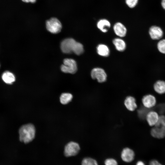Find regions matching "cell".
<instances>
[{
  "label": "cell",
  "instance_id": "7",
  "mask_svg": "<svg viewBox=\"0 0 165 165\" xmlns=\"http://www.w3.org/2000/svg\"><path fill=\"white\" fill-rule=\"evenodd\" d=\"M135 153L131 148L126 147L122 150L120 154V157L122 160L126 163H130L134 160Z\"/></svg>",
  "mask_w": 165,
  "mask_h": 165
},
{
  "label": "cell",
  "instance_id": "18",
  "mask_svg": "<svg viewBox=\"0 0 165 165\" xmlns=\"http://www.w3.org/2000/svg\"><path fill=\"white\" fill-rule=\"evenodd\" d=\"M2 78L3 81L7 84H11L15 80L14 75L9 71L4 72L2 75Z\"/></svg>",
  "mask_w": 165,
  "mask_h": 165
},
{
  "label": "cell",
  "instance_id": "28",
  "mask_svg": "<svg viewBox=\"0 0 165 165\" xmlns=\"http://www.w3.org/2000/svg\"><path fill=\"white\" fill-rule=\"evenodd\" d=\"M135 165H145V164L142 161L139 160L137 162Z\"/></svg>",
  "mask_w": 165,
  "mask_h": 165
},
{
  "label": "cell",
  "instance_id": "16",
  "mask_svg": "<svg viewBox=\"0 0 165 165\" xmlns=\"http://www.w3.org/2000/svg\"><path fill=\"white\" fill-rule=\"evenodd\" d=\"M113 43L117 50L121 52L125 50L126 44L123 39L118 38H115L113 41Z\"/></svg>",
  "mask_w": 165,
  "mask_h": 165
},
{
  "label": "cell",
  "instance_id": "11",
  "mask_svg": "<svg viewBox=\"0 0 165 165\" xmlns=\"http://www.w3.org/2000/svg\"><path fill=\"white\" fill-rule=\"evenodd\" d=\"M160 116L158 113L155 111H148L145 117L146 120L151 126H154L158 121Z\"/></svg>",
  "mask_w": 165,
  "mask_h": 165
},
{
  "label": "cell",
  "instance_id": "23",
  "mask_svg": "<svg viewBox=\"0 0 165 165\" xmlns=\"http://www.w3.org/2000/svg\"><path fill=\"white\" fill-rule=\"evenodd\" d=\"M104 163L105 165H118L117 160L111 157L105 159Z\"/></svg>",
  "mask_w": 165,
  "mask_h": 165
},
{
  "label": "cell",
  "instance_id": "5",
  "mask_svg": "<svg viewBox=\"0 0 165 165\" xmlns=\"http://www.w3.org/2000/svg\"><path fill=\"white\" fill-rule=\"evenodd\" d=\"M46 28L48 31L53 34L58 33L62 28L61 22L57 18L52 17L46 22Z\"/></svg>",
  "mask_w": 165,
  "mask_h": 165
},
{
  "label": "cell",
  "instance_id": "4",
  "mask_svg": "<svg viewBox=\"0 0 165 165\" xmlns=\"http://www.w3.org/2000/svg\"><path fill=\"white\" fill-rule=\"evenodd\" d=\"M80 150V146L78 143L70 141L64 147V155L67 157L74 156L78 154Z\"/></svg>",
  "mask_w": 165,
  "mask_h": 165
},
{
  "label": "cell",
  "instance_id": "27",
  "mask_svg": "<svg viewBox=\"0 0 165 165\" xmlns=\"http://www.w3.org/2000/svg\"><path fill=\"white\" fill-rule=\"evenodd\" d=\"M24 2L26 3L31 2V3H34L35 2L36 0H22Z\"/></svg>",
  "mask_w": 165,
  "mask_h": 165
},
{
  "label": "cell",
  "instance_id": "10",
  "mask_svg": "<svg viewBox=\"0 0 165 165\" xmlns=\"http://www.w3.org/2000/svg\"><path fill=\"white\" fill-rule=\"evenodd\" d=\"M142 102L144 107L147 109H150L155 105L156 100L153 95L148 94L143 97Z\"/></svg>",
  "mask_w": 165,
  "mask_h": 165
},
{
  "label": "cell",
  "instance_id": "25",
  "mask_svg": "<svg viewBox=\"0 0 165 165\" xmlns=\"http://www.w3.org/2000/svg\"><path fill=\"white\" fill-rule=\"evenodd\" d=\"M148 109L144 107V108H141L138 111V114L140 118L141 119L145 118L146 114L148 112L147 111Z\"/></svg>",
  "mask_w": 165,
  "mask_h": 165
},
{
  "label": "cell",
  "instance_id": "8",
  "mask_svg": "<svg viewBox=\"0 0 165 165\" xmlns=\"http://www.w3.org/2000/svg\"><path fill=\"white\" fill-rule=\"evenodd\" d=\"M91 78L97 79L99 82H103L106 81L107 79L106 74L104 69L101 68H95L91 72Z\"/></svg>",
  "mask_w": 165,
  "mask_h": 165
},
{
  "label": "cell",
  "instance_id": "13",
  "mask_svg": "<svg viewBox=\"0 0 165 165\" xmlns=\"http://www.w3.org/2000/svg\"><path fill=\"white\" fill-rule=\"evenodd\" d=\"M124 104L127 109L130 111H134L137 107L136 100L132 96L127 97L124 101Z\"/></svg>",
  "mask_w": 165,
  "mask_h": 165
},
{
  "label": "cell",
  "instance_id": "24",
  "mask_svg": "<svg viewBox=\"0 0 165 165\" xmlns=\"http://www.w3.org/2000/svg\"><path fill=\"white\" fill-rule=\"evenodd\" d=\"M139 0H125L126 5L130 8H133L137 5Z\"/></svg>",
  "mask_w": 165,
  "mask_h": 165
},
{
  "label": "cell",
  "instance_id": "19",
  "mask_svg": "<svg viewBox=\"0 0 165 165\" xmlns=\"http://www.w3.org/2000/svg\"><path fill=\"white\" fill-rule=\"evenodd\" d=\"M81 165H99L97 160L90 157H84L82 160Z\"/></svg>",
  "mask_w": 165,
  "mask_h": 165
},
{
  "label": "cell",
  "instance_id": "12",
  "mask_svg": "<svg viewBox=\"0 0 165 165\" xmlns=\"http://www.w3.org/2000/svg\"><path fill=\"white\" fill-rule=\"evenodd\" d=\"M113 29L116 35L120 37H124L126 34L127 31L126 28L121 23H116L114 26Z\"/></svg>",
  "mask_w": 165,
  "mask_h": 165
},
{
  "label": "cell",
  "instance_id": "6",
  "mask_svg": "<svg viewBox=\"0 0 165 165\" xmlns=\"http://www.w3.org/2000/svg\"><path fill=\"white\" fill-rule=\"evenodd\" d=\"M76 42L72 38L64 39L61 44L62 51L65 53H70L73 52Z\"/></svg>",
  "mask_w": 165,
  "mask_h": 165
},
{
  "label": "cell",
  "instance_id": "2",
  "mask_svg": "<svg viewBox=\"0 0 165 165\" xmlns=\"http://www.w3.org/2000/svg\"><path fill=\"white\" fill-rule=\"evenodd\" d=\"M150 134L152 137L157 139L165 137V116H160L158 122L151 129Z\"/></svg>",
  "mask_w": 165,
  "mask_h": 165
},
{
  "label": "cell",
  "instance_id": "3",
  "mask_svg": "<svg viewBox=\"0 0 165 165\" xmlns=\"http://www.w3.org/2000/svg\"><path fill=\"white\" fill-rule=\"evenodd\" d=\"M62 72L66 73L74 74L77 70V65L74 60L70 58H66L63 61V64L61 67Z\"/></svg>",
  "mask_w": 165,
  "mask_h": 165
},
{
  "label": "cell",
  "instance_id": "17",
  "mask_svg": "<svg viewBox=\"0 0 165 165\" xmlns=\"http://www.w3.org/2000/svg\"><path fill=\"white\" fill-rule=\"evenodd\" d=\"M98 54L102 56L107 57L109 54V50L108 47L103 44L99 45L97 48Z\"/></svg>",
  "mask_w": 165,
  "mask_h": 165
},
{
  "label": "cell",
  "instance_id": "22",
  "mask_svg": "<svg viewBox=\"0 0 165 165\" xmlns=\"http://www.w3.org/2000/svg\"><path fill=\"white\" fill-rule=\"evenodd\" d=\"M157 48L160 53L165 54V39H161L158 42Z\"/></svg>",
  "mask_w": 165,
  "mask_h": 165
},
{
  "label": "cell",
  "instance_id": "21",
  "mask_svg": "<svg viewBox=\"0 0 165 165\" xmlns=\"http://www.w3.org/2000/svg\"><path fill=\"white\" fill-rule=\"evenodd\" d=\"M83 52L84 49L82 45L79 42H76L73 52L79 55L82 54Z\"/></svg>",
  "mask_w": 165,
  "mask_h": 165
},
{
  "label": "cell",
  "instance_id": "29",
  "mask_svg": "<svg viewBox=\"0 0 165 165\" xmlns=\"http://www.w3.org/2000/svg\"><path fill=\"white\" fill-rule=\"evenodd\" d=\"M161 4L162 8L165 10V0H161Z\"/></svg>",
  "mask_w": 165,
  "mask_h": 165
},
{
  "label": "cell",
  "instance_id": "1",
  "mask_svg": "<svg viewBox=\"0 0 165 165\" xmlns=\"http://www.w3.org/2000/svg\"><path fill=\"white\" fill-rule=\"evenodd\" d=\"M19 139L25 143H28L34 138L35 130L34 126L31 124L22 126L19 130Z\"/></svg>",
  "mask_w": 165,
  "mask_h": 165
},
{
  "label": "cell",
  "instance_id": "9",
  "mask_svg": "<svg viewBox=\"0 0 165 165\" xmlns=\"http://www.w3.org/2000/svg\"><path fill=\"white\" fill-rule=\"evenodd\" d=\"M149 34L151 38L153 40H159L162 37L163 32L162 28L159 26L153 25L149 30Z\"/></svg>",
  "mask_w": 165,
  "mask_h": 165
},
{
  "label": "cell",
  "instance_id": "20",
  "mask_svg": "<svg viewBox=\"0 0 165 165\" xmlns=\"http://www.w3.org/2000/svg\"><path fill=\"white\" fill-rule=\"evenodd\" d=\"M72 95L70 93L62 94L60 97V101L61 104H66L70 101L72 98Z\"/></svg>",
  "mask_w": 165,
  "mask_h": 165
},
{
  "label": "cell",
  "instance_id": "15",
  "mask_svg": "<svg viewBox=\"0 0 165 165\" xmlns=\"http://www.w3.org/2000/svg\"><path fill=\"white\" fill-rule=\"evenodd\" d=\"M155 91L159 94H163L165 93V81L159 80L156 81L153 85Z\"/></svg>",
  "mask_w": 165,
  "mask_h": 165
},
{
  "label": "cell",
  "instance_id": "26",
  "mask_svg": "<svg viewBox=\"0 0 165 165\" xmlns=\"http://www.w3.org/2000/svg\"><path fill=\"white\" fill-rule=\"evenodd\" d=\"M149 165H163L158 160H153L150 161Z\"/></svg>",
  "mask_w": 165,
  "mask_h": 165
},
{
  "label": "cell",
  "instance_id": "14",
  "mask_svg": "<svg viewBox=\"0 0 165 165\" xmlns=\"http://www.w3.org/2000/svg\"><path fill=\"white\" fill-rule=\"evenodd\" d=\"M111 26L109 21L107 19H103L99 20L97 23V26L103 32H107Z\"/></svg>",
  "mask_w": 165,
  "mask_h": 165
}]
</instances>
